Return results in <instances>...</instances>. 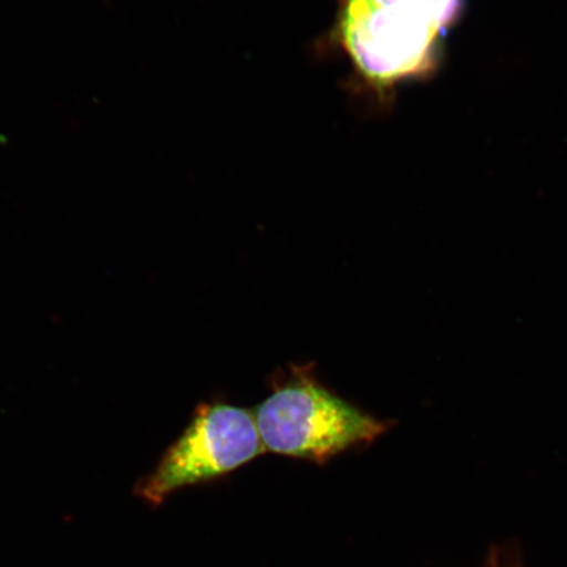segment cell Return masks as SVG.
Returning <instances> with one entry per match:
<instances>
[{
	"instance_id": "obj_1",
	"label": "cell",
	"mask_w": 567,
	"mask_h": 567,
	"mask_svg": "<svg viewBox=\"0 0 567 567\" xmlns=\"http://www.w3.org/2000/svg\"><path fill=\"white\" fill-rule=\"evenodd\" d=\"M271 380V394L254 410L266 452L326 464L367 449L395 425L352 405L317 379L315 364L290 365Z\"/></svg>"
},
{
	"instance_id": "obj_2",
	"label": "cell",
	"mask_w": 567,
	"mask_h": 567,
	"mask_svg": "<svg viewBox=\"0 0 567 567\" xmlns=\"http://www.w3.org/2000/svg\"><path fill=\"white\" fill-rule=\"evenodd\" d=\"M460 0H344L339 39L358 73L379 87L421 74Z\"/></svg>"
},
{
	"instance_id": "obj_3",
	"label": "cell",
	"mask_w": 567,
	"mask_h": 567,
	"mask_svg": "<svg viewBox=\"0 0 567 567\" xmlns=\"http://www.w3.org/2000/svg\"><path fill=\"white\" fill-rule=\"evenodd\" d=\"M265 452L254 411L221 401L200 403L155 470L138 482L136 495L158 507L181 488L226 476Z\"/></svg>"
},
{
	"instance_id": "obj_4",
	"label": "cell",
	"mask_w": 567,
	"mask_h": 567,
	"mask_svg": "<svg viewBox=\"0 0 567 567\" xmlns=\"http://www.w3.org/2000/svg\"><path fill=\"white\" fill-rule=\"evenodd\" d=\"M486 567H519L513 563H503L495 551L492 553L487 558Z\"/></svg>"
}]
</instances>
